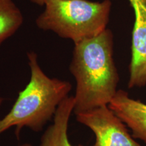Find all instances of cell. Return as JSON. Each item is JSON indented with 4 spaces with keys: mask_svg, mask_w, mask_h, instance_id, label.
<instances>
[{
    "mask_svg": "<svg viewBox=\"0 0 146 146\" xmlns=\"http://www.w3.org/2000/svg\"><path fill=\"white\" fill-rule=\"evenodd\" d=\"M114 38L110 29L74 44L70 71L76 81L74 113L108 106L119 76L113 58Z\"/></svg>",
    "mask_w": 146,
    "mask_h": 146,
    "instance_id": "6da1fadb",
    "label": "cell"
},
{
    "mask_svg": "<svg viewBox=\"0 0 146 146\" xmlns=\"http://www.w3.org/2000/svg\"><path fill=\"white\" fill-rule=\"evenodd\" d=\"M31 78L20 91L10 111L0 120V134L12 127L18 137L24 127L39 132L47 122L54 118L60 104L72 89L70 82L50 78L42 70L37 54L27 53Z\"/></svg>",
    "mask_w": 146,
    "mask_h": 146,
    "instance_id": "7a4b0ae2",
    "label": "cell"
},
{
    "mask_svg": "<svg viewBox=\"0 0 146 146\" xmlns=\"http://www.w3.org/2000/svg\"><path fill=\"white\" fill-rule=\"evenodd\" d=\"M44 10L36 18L38 28L54 32L74 43L91 39L106 29L112 2L104 0H45Z\"/></svg>",
    "mask_w": 146,
    "mask_h": 146,
    "instance_id": "3957f363",
    "label": "cell"
},
{
    "mask_svg": "<svg viewBox=\"0 0 146 146\" xmlns=\"http://www.w3.org/2000/svg\"><path fill=\"white\" fill-rule=\"evenodd\" d=\"M76 119L94 132L96 141L92 146H141L108 106L77 113Z\"/></svg>",
    "mask_w": 146,
    "mask_h": 146,
    "instance_id": "277c9868",
    "label": "cell"
},
{
    "mask_svg": "<svg viewBox=\"0 0 146 146\" xmlns=\"http://www.w3.org/2000/svg\"><path fill=\"white\" fill-rule=\"evenodd\" d=\"M135 12L129 88L146 85V0H129Z\"/></svg>",
    "mask_w": 146,
    "mask_h": 146,
    "instance_id": "5b68a950",
    "label": "cell"
},
{
    "mask_svg": "<svg viewBox=\"0 0 146 146\" xmlns=\"http://www.w3.org/2000/svg\"><path fill=\"white\" fill-rule=\"evenodd\" d=\"M108 107L131 129L133 137L146 143V104L119 89Z\"/></svg>",
    "mask_w": 146,
    "mask_h": 146,
    "instance_id": "8992f818",
    "label": "cell"
},
{
    "mask_svg": "<svg viewBox=\"0 0 146 146\" xmlns=\"http://www.w3.org/2000/svg\"><path fill=\"white\" fill-rule=\"evenodd\" d=\"M74 106V96L67 97L60 104L53 118L52 125L47 128L41 137L39 146H74L69 141L68 129Z\"/></svg>",
    "mask_w": 146,
    "mask_h": 146,
    "instance_id": "52a82bcc",
    "label": "cell"
},
{
    "mask_svg": "<svg viewBox=\"0 0 146 146\" xmlns=\"http://www.w3.org/2000/svg\"><path fill=\"white\" fill-rule=\"evenodd\" d=\"M23 22V13L13 0H0V46L18 31Z\"/></svg>",
    "mask_w": 146,
    "mask_h": 146,
    "instance_id": "ba28073f",
    "label": "cell"
},
{
    "mask_svg": "<svg viewBox=\"0 0 146 146\" xmlns=\"http://www.w3.org/2000/svg\"><path fill=\"white\" fill-rule=\"evenodd\" d=\"M29 1H31L32 3H35V4L39 5V6H43L45 0H29Z\"/></svg>",
    "mask_w": 146,
    "mask_h": 146,
    "instance_id": "9c48e42d",
    "label": "cell"
},
{
    "mask_svg": "<svg viewBox=\"0 0 146 146\" xmlns=\"http://www.w3.org/2000/svg\"><path fill=\"white\" fill-rule=\"evenodd\" d=\"M18 146H32V145L30 143H24V144H22V145H20Z\"/></svg>",
    "mask_w": 146,
    "mask_h": 146,
    "instance_id": "30bf717a",
    "label": "cell"
},
{
    "mask_svg": "<svg viewBox=\"0 0 146 146\" xmlns=\"http://www.w3.org/2000/svg\"><path fill=\"white\" fill-rule=\"evenodd\" d=\"M3 98H0V106H1V105L2 104V103H3Z\"/></svg>",
    "mask_w": 146,
    "mask_h": 146,
    "instance_id": "8fae6325",
    "label": "cell"
}]
</instances>
